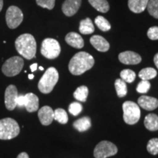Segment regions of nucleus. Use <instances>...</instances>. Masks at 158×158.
<instances>
[{
  "label": "nucleus",
  "mask_w": 158,
  "mask_h": 158,
  "mask_svg": "<svg viewBox=\"0 0 158 158\" xmlns=\"http://www.w3.org/2000/svg\"><path fill=\"white\" fill-rule=\"evenodd\" d=\"M154 62H155L156 67H157L158 69V53L156 54L155 57H154Z\"/></svg>",
  "instance_id": "38"
},
{
  "label": "nucleus",
  "mask_w": 158,
  "mask_h": 158,
  "mask_svg": "<svg viewBox=\"0 0 158 158\" xmlns=\"http://www.w3.org/2000/svg\"><path fill=\"white\" fill-rule=\"evenodd\" d=\"M6 22L10 29H15L22 23L23 15L21 9L16 6H10L6 12Z\"/></svg>",
  "instance_id": "9"
},
{
  "label": "nucleus",
  "mask_w": 158,
  "mask_h": 158,
  "mask_svg": "<svg viewBox=\"0 0 158 158\" xmlns=\"http://www.w3.org/2000/svg\"><path fill=\"white\" fill-rule=\"evenodd\" d=\"M24 62L20 56H13L6 60L2 68V73L6 76L13 77L21 73L23 68Z\"/></svg>",
  "instance_id": "6"
},
{
  "label": "nucleus",
  "mask_w": 158,
  "mask_h": 158,
  "mask_svg": "<svg viewBox=\"0 0 158 158\" xmlns=\"http://www.w3.org/2000/svg\"><path fill=\"white\" fill-rule=\"evenodd\" d=\"M59 80V73L56 68H49L45 72L38 83V89L43 94H48L52 92L55 85Z\"/></svg>",
  "instance_id": "3"
},
{
  "label": "nucleus",
  "mask_w": 158,
  "mask_h": 158,
  "mask_svg": "<svg viewBox=\"0 0 158 158\" xmlns=\"http://www.w3.org/2000/svg\"><path fill=\"white\" fill-rule=\"evenodd\" d=\"M97 27L102 31H107L110 29V24L107 19L101 15H98L94 20Z\"/></svg>",
  "instance_id": "26"
},
{
  "label": "nucleus",
  "mask_w": 158,
  "mask_h": 158,
  "mask_svg": "<svg viewBox=\"0 0 158 158\" xmlns=\"http://www.w3.org/2000/svg\"><path fill=\"white\" fill-rule=\"evenodd\" d=\"M157 71L152 68H147L142 69L138 73V76L141 80L143 81H149L151 79H153L157 76Z\"/></svg>",
  "instance_id": "23"
},
{
  "label": "nucleus",
  "mask_w": 158,
  "mask_h": 158,
  "mask_svg": "<svg viewBox=\"0 0 158 158\" xmlns=\"http://www.w3.org/2000/svg\"><path fill=\"white\" fill-rule=\"evenodd\" d=\"M147 7L149 14L158 19V0H149Z\"/></svg>",
  "instance_id": "29"
},
{
  "label": "nucleus",
  "mask_w": 158,
  "mask_h": 158,
  "mask_svg": "<svg viewBox=\"0 0 158 158\" xmlns=\"http://www.w3.org/2000/svg\"><path fill=\"white\" fill-rule=\"evenodd\" d=\"M144 125L150 131H156L158 130V116L155 114H149L145 117Z\"/></svg>",
  "instance_id": "19"
},
{
  "label": "nucleus",
  "mask_w": 158,
  "mask_h": 158,
  "mask_svg": "<svg viewBox=\"0 0 158 158\" xmlns=\"http://www.w3.org/2000/svg\"><path fill=\"white\" fill-rule=\"evenodd\" d=\"M30 68H31V72H34V71L36 70L37 68V63H34L33 64H31L30 66Z\"/></svg>",
  "instance_id": "37"
},
{
  "label": "nucleus",
  "mask_w": 158,
  "mask_h": 158,
  "mask_svg": "<svg viewBox=\"0 0 158 158\" xmlns=\"http://www.w3.org/2000/svg\"><path fill=\"white\" fill-rule=\"evenodd\" d=\"M123 118L127 124H135L141 117V110L139 106L133 101H126L122 106Z\"/></svg>",
  "instance_id": "5"
},
{
  "label": "nucleus",
  "mask_w": 158,
  "mask_h": 158,
  "mask_svg": "<svg viewBox=\"0 0 158 158\" xmlns=\"http://www.w3.org/2000/svg\"><path fill=\"white\" fill-rule=\"evenodd\" d=\"M79 31L83 35H89L94 31V27L92 20L89 18L82 20L80 22Z\"/></svg>",
  "instance_id": "20"
},
{
  "label": "nucleus",
  "mask_w": 158,
  "mask_h": 158,
  "mask_svg": "<svg viewBox=\"0 0 158 158\" xmlns=\"http://www.w3.org/2000/svg\"><path fill=\"white\" fill-rule=\"evenodd\" d=\"M118 59L124 64H137L141 62V57L133 51H124L118 54Z\"/></svg>",
  "instance_id": "11"
},
{
  "label": "nucleus",
  "mask_w": 158,
  "mask_h": 158,
  "mask_svg": "<svg viewBox=\"0 0 158 158\" xmlns=\"http://www.w3.org/2000/svg\"><path fill=\"white\" fill-rule=\"evenodd\" d=\"M150 87H151V84H150L149 81L142 80L141 81L139 82V84H138L137 87H136V91H137L138 93L145 94L149 92Z\"/></svg>",
  "instance_id": "31"
},
{
  "label": "nucleus",
  "mask_w": 158,
  "mask_h": 158,
  "mask_svg": "<svg viewBox=\"0 0 158 158\" xmlns=\"http://www.w3.org/2000/svg\"><path fill=\"white\" fill-rule=\"evenodd\" d=\"M114 85H115L116 94H117L118 97L123 98V97L126 96L127 93V88L125 81H124L122 79H116Z\"/></svg>",
  "instance_id": "25"
},
{
  "label": "nucleus",
  "mask_w": 158,
  "mask_h": 158,
  "mask_svg": "<svg viewBox=\"0 0 158 158\" xmlns=\"http://www.w3.org/2000/svg\"><path fill=\"white\" fill-rule=\"evenodd\" d=\"M29 79H33V78H34V75H32V74L29 75Z\"/></svg>",
  "instance_id": "40"
},
{
  "label": "nucleus",
  "mask_w": 158,
  "mask_h": 158,
  "mask_svg": "<svg viewBox=\"0 0 158 158\" xmlns=\"http://www.w3.org/2000/svg\"><path fill=\"white\" fill-rule=\"evenodd\" d=\"M18 90L15 85H10L5 92V104L6 108L9 110H14L17 106Z\"/></svg>",
  "instance_id": "10"
},
{
  "label": "nucleus",
  "mask_w": 158,
  "mask_h": 158,
  "mask_svg": "<svg viewBox=\"0 0 158 158\" xmlns=\"http://www.w3.org/2000/svg\"><path fill=\"white\" fill-rule=\"evenodd\" d=\"M20 133L18 122L12 118L0 119V139L10 140L17 137Z\"/></svg>",
  "instance_id": "4"
},
{
  "label": "nucleus",
  "mask_w": 158,
  "mask_h": 158,
  "mask_svg": "<svg viewBox=\"0 0 158 158\" xmlns=\"http://www.w3.org/2000/svg\"><path fill=\"white\" fill-rule=\"evenodd\" d=\"M94 59L92 55L84 51L77 53L70 59L69 70L74 76H80L93 67Z\"/></svg>",
  "instance_id": "1"
},
{
  "label": "nucleus",
  "mask_w": 158,
  "mask_h": 158,
  "mask_svg": "<svg viewBox=\"0 0 158 158\" xmlns=\"http://www.w3.org/2000/svg\"><path fill=\"white\" fill-rule=\"evenodd\" d=\"M39 69H40V70H44V68H43V67H39Z\"/></svg>",
  "instance_id": "41"
},
{
  "label": "nucleus",
  "mask_w": 158,
  "mask_h": 158,
  "mask_svg": "<svg viewBox=\"0 0 158 158\" xmlns=\"http://www.w3.org/2000/svg\"><path fill=\"white\" fill-rule=\"evenodd\" d=\"M54 119L61 124H66L68 122V114L62 108H57L54 110Z\"/></svg>",
  "instance_id": "27"
},
{
  "label": "nucleus",
  "mask_w": 158,
  "mask_h": 158,
  "mask_svg": "<svg viewBox=\"0 0 158 158\" xmlns=\"http://www.w3.org/2000/svg\"><path fill=\"white\" fill-rule=\"evenodd\" d=\"M82 106L78 102H72L69 106V111L73 116H78L82 111Z\"/></svg>",
  "instance_id": "32"
},
{
  "label": "nucleus",
  "mask_w": 158,
  "mask_h": 158,
  "mask_svg": "<svg viewBox=\"0 0 158 158\" xmlns=\"http://www.w3.org/2000/svg\"><path fill=\"white\" fill-rule=\"evenodd\" d=\"M89 94V89L86 86H79L73 93L74 98L81 102H86Z\"/></svg>",
  "instance_id": "24"
},
{
  "label": "nucleus",
  "mask_w": 158,
  "mask_h": 158,
  "mask_svg": "<svg viewBox=\"0 0 158 158\" xmlns=\"http://www.w3.org/2000/svg\"><path fill=\"white\" fill-rule=\"evenodd\" d=\"M138 106L147 110H153L158 107V100L152 97L143 95L138 100Z\"/></svg>",
  "instance_id": "14"
},
{
  "label": "nucleus",
  "mask_w": 158,
  "mask_h": 158,
  "mask_svg": "<svg viewBox=\"0 0 158 158\" xmlns=\"http://www.w3.org/2000/svg\"><path fill=\"white\" fill-rule=\"evenodd\" d=\"M73 127L79 132H84L91 127V119L89 117L84 116L74 122Z\"/></svg>",
  "instance_id": "21"
},
{
  "label": "nucleus",
  "mask_w": 158,
  "mask_h": 158,
  "mask_svg": "<svg viewBox=\"0 0 158 158\" xmlns=\"http://www.w3.org/2000/svg\"><path fill=\"white\" fill-rule=\"evenodd\" d=\"M120 76L124 81L133 83L135 81L136 75L134 71L130 70V69H125L120 73Z\"/></svg>",
  "instance_id": "28"
},
{
  "label": "nucleus",
  "mask_w": 158,
  "mask_h": 158,
  "mask_svg": "<svg viewBox=\"0 0 158 158\" xmlns=\"http://www.w3.org/2000/svg\"><path fill=\"white\" fill-rule=\"evenodd\" d=\"M65 41L70 46L76 48H82L84 45V41L80 35L76 32H70L65 37Z\"/></svg>",
  "instance_id": "17"
},
{
  "label": "nucleus",
  "mask_w": 158,
  "mask_h": 158,
  "mask_svg": "<svg viewBox=\"0 0 158 158\" xmlns=\"http://www.w3.org/2000/svg\"><path fill=\"white\" fill-rule=\"evenodd\" d=\"M81 5V0H65L62 10L66 16L70 17L76 14Z\"/></svg>",
  "instance_id": "12"
},
{
  "label": "nucleus",
  "mask_w": 158,
  "mask_h": 158,
  "mask_svg": "<svg viewBox=\"0 0 158 158\" xmlns=\"http://www.w3.org/2000/svg\"><path fill=\"white\" fill-rule=\"evenodd\" d=\"M16 158H29L28 154L26 152H21L17 156Z\"/></svg>",
  "instance_id": "36"
},
{
  "label": "nucleus",
  "mask_w": 158,
  "mask_h": 158,
  "mask_svg": "<svg viewBox=\"0 0 158 158\" xmlns=\"http://www.w3.org/2000/svg\"><path fill=\"white\" fill-rule=\"evenodd\" d=\"M24 107L28 112H35L38 110L39 99L38 97L33 93H28L25 94Z\"/></svg>",
  "instance_id": "16"
},
{
  "label": "nucleus",
  "mask_w": 158,
  "mask_h": 158,
  "mask_svg": "<svg viewBox=\"0 0 158 158\" xmlns=\"http://www.w3.org/2000/svg\"><path fill=\"white\" fill-rule=\"evenodd\" d=\"M147 36L152 40H158V27H150L147 31Z\"/></svg>",
  "instance_id": "34"
},
{
  "label": "nucleus",
  "mask_w": 158,
  "mask_h": 158,
  "mask_svg": "<svg viewBox=\"0 0 158 158\" xmlns=\"http://www.w3.org/2000/svg\"><path fill=\"white\" fill-rule=\"evenodd\" d=\"M118 152L115 144L108 141L100 142L94 150V156L95 158H107L115 155Z\"/></svg>",
  "instance_id": "8"
},
{
  "label": "nucleus",
  "mask_w": 158,
  "mask_h": 158,
  "mask_svg": "<svg viewBox=\"0 0 158 158\" xmlns=\"http://www.w3.org/2000/svg\"><path fill=\"white\" fill-rule=\"evenodd\" d=\"M36 2L40 7L48 10H52L55 5V0H36Z\"/></svg>",
  "instance_id": "33"
},
{
  "label": "nucleus",
  "mask_w": 158,
  "mask_h": 158,
  "mask_svg": "<svg viewBox=\"0 0 158 158\" xmlns=\"http://www.w3.org/2000/svg\"><path fill=\"white\" fill-rule=\"evenodd\" d=\"M149 0H128V7L135 13H141L147 8Z\"/></svg>",
  "instance_id": "18"
},
{
  "label": "nucleus",
  "mask_w": 158,
  "mask_h": 158,
  "mask_svg": "<svg viewBox=\"0 0 158 158\" xmlns=\"http://www.w3.org/2000/svg\"><path fill=\"white\" fill-rule=\"evenodd\" d=\"M40 52L43 56L49 59H56L61 52L59 42L52 38H46L43 41Z\"/></svg>",
  "instance_id": "7"
},
{
  "label": "nucleus",
  "mask_w": 158,
  "mask_h": 158,
  "mask_svg": "<svg viewBox=\"0 0 158 158\" xmlns=\"http://www.w3.org/2000/svg\"><path fill=\"white\" fill-rule=\"evenodd\" d=\"M90 5L97 10L101 13H107L109 10V4L107 0H88Z\"/></svg>",
  "instance_id": "22"
},
{
  "label": "nucleus",
  "mask_w": 158,
  "mask_h": 158,
  "mask_svg": "<svg viewBox=\"0 0 158 158\" xmlns=\"http://www.w3.org/2000/svg\"><path fill=\"white\" fill-rule=\"evenodd\" d=\"M148 152L152 155H155L158 154V138H152L149 140L147 144Z\"/></svg>",
  "instance_id": "30"
},
{
  "label": "nucleus",
  "mask_w": 158,
  "mask_h": 158,
  "mask_svg": "<svg viewBox=\"0 0 158 158\" xmlns=\"http://www.w3.org/2000/svg\"><path fill=\"white\" fill-rule=\"evenodd\" d=\"M38 117L43 125L48 126L52 123L54 117V110L49 106H43L39 110Z\"/></svg>",
  "instance_id": "13"
},
{
  "label": "nucleus",
  "mask_w": 158,
  "mask_h": 158,
  "mask_svg": "<svg viewBox=\"0 0 158 158\" xmlns=\"http://www.w3.org/2000/svg\"><path fill=\"white\" fill-rule=\"evenodd\" d=\"M3 7V0H0V12L2 10Z\"/></svg>",
  "instance_id": "39"
},
{
  "label": "nucleus",
  "mask_w": 158,
  "mask_h": 158,
  "mask_svg": "<svg viewBox=\"0 0 158 158\" xmlns=\"http://www.w3.org/2000/svg\"><path fill=\"white\" fill-rule=\"evenodd\" d=\"M90 43L94 48L101 52H106L110 48L109 43L100 35H94L90 38Z\"/></svg>",
  "instance_id": "15"
},
{
  "label": "nucleus",
  "mask_w": 158,
  "mask_h": 158,
  "mask_svg": "<svg viewBox=\"0 0 158 158\" xmlns=\"http://www.w3.org/2000/svg\"><path fill=\"white\" fill-rule=\"evenodd\" d=\"M25 102V97L24 95H19L17 98V106L19 107H23L24 106Z\"/></svg>",
  "instance_id": "35"
},
{
  "label": "nucleus",
  "mask_w": 158,
  "mask_h": 158,
  "mask_svg": "<svg viewBox=\"0 0 158 158\" xmlns=\"http://www.w3.org/2000/svg\"><path fill=\"white\" fill-rule=\"evenodd\" d=\"M15 46L19 54L27 59H31L35 56L37 43L35 37L30 34H23L18 37Z\"/></svg>",
  "instance_id": "2"
}]
</instances>
